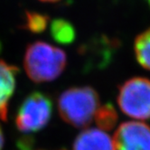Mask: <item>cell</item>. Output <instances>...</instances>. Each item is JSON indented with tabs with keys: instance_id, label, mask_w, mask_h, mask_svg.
Here are the masks:
<instances>
[{
	"instance_id": "obj_1",
	"label": "cell",
	"mask_w": 150,
	"mask_h": 150,
	"mask_svg": "<svg viewBox=\"0 0 150 150\" xmlns=\"http://www.w3.org/2000/svg\"><path fill=\"white\" fill-rule=\"evenodd\" d=\"M64 51L47 42L37 41L27 46L24 66L28 77L35 82H47L58 78L65 69Z\"/></svg>"
},
{
	"instance_id": "obj_2",
	"label": "cell",
	"mask_w": 150,
	"mask_h": 150,
	"mask_svg": "<svg viewBox=\"0 0 150 150\" xmlns=\"http://www.w3.org/2000/svg\"><path fill=\"white\" fill-rule=\"evenodd\" d=\"M100 107L98 93L90 87L71 88L63 91L58 100L61 117L75 127H84L91 124Z\"/></svg>"
},
{
	"instance_id": "obj_3",
	"label": "cell",
	"mask_w": 150,
	"mask_h": 150,
	"mask_svg": "<svg viewBox=\"0 0 150 150\" xmlns=\"http://www.w3.org/2000/svg\"><path fill=\"white\" fill-rule=\"evenodd\" d=\"M117 103L121 111L135 120L150 119V80L135 77L120 89Z\"/></svg>"
},
{
	"instance_id": "obj_4",
	"label": "cell",
	"mask_w": 150,
	"mask_h": 150,
	"mask_svg": "<svg viewBox=\"0 0 150 150\" xmlns=\"http://www.w3.org/2000/svg\"><path fill=\"white\" fill-rule=\"evenodd\" d=\"M52 111L51 100L42 92H33L19 107L16 124L22 132H36L49 122Z\"/></svg>"
},
{
	"instance_id": "obj_5",
	"label": "cell",
	"mask_w": 150,
	"mask_h": 150,
	"mask_svg": "<svg viewBox=\"0 0 150 150\" xmlns=\"http://www.w3.org/2000/svg\"><path fill=\"white\" fill-rule=\"evenodd\" d=\"M113 150H150V127L140 121L122 123L115 132Z\"/></svg>"
},
{
	"instance_id": "obj_6",
	"label": "cell",
	"mask_w": 150,
	"mask_h": 150,
	"mask_svg": "<svg viewBox=\"0 0 150 150\" xmlns=\"http://www.w3.org/2000/svg\"><path fill=\"white\" fill-rule=\"evenodd\" d=\"M73 150H113L112 138L100 128H88L76 137Z\"/></svg>"
},
{
	"instance_id": "obj_7",
	"label": "cell",
	"mask_w": 150,
	"mask_h": 150,
	"mask_svg": "<svg viewBox=\"0 0 150 150\" xmlns=\"http://www.w3.org/2000/svg\"><path fill=\"white\" fill-rule=\"evenodd\" d=\"M17 69L0 61V119L6 120L8 101L15 91Z\"/></svg>"
},
{
	"instance_id": "obj_8",
	"label": "cell",
	"mask_w": 150,
	"mask_h": 150,
	"mask_svg": "<svg viewBox=\"0 0 150 150\" xmlns=\"http://www.w3.org/2000/svg\"><path fill=\"white\" fill-rule=\"evenodd\" d=\"M50 32L52 37L62 45L71 44L76 36L74 26L69 21L62 18L52 21L50 26Z\"/></svg>"
},
{
	"instance_id": "obj_9",
	"label": "cell",
	"mask_w": 150,
	"mask_h": 150,
	"mask_svg": "<svg viewBox=\"0 0 150 150\" xmlns=\"http://www.w3.org/2000/svg\"><path fill=\"white\" fill-rule=\"evenodd\" d=\"M134 50L138 63L150 71V27L137 36Z\"/></svg>"
},
{
	"instance_id": "obj_10",
	"label": "cell",
	"mask_w": 150,
	"mask_h": 150,
	"mask_svg": "<svg viewBox=\"0 0 150 150\" xmlns=\"http://www.w3.org/2000/svg\"><path fill=\"white\" fill-rule=\"evenodd\" d=\"M95 120L100 129L110 130L117 122V115L114 107L110 104H106L100 109L95 116Z\"/></svg>"
},
{
	"instance_id": "obj_11",
	"label": "cell",
	"mask_w": 150,
	"mask_h": 150,
	"mask_svg": "<svg viewBox=\"0 0 150 150\" xmlns=\"http://www.w3.org/2000/svg\"><path fill=\"white\" fill-rule=\"evenodd\" d=\"M49 22V16L45 14L38 12H25V29L29 30L34 34H40L45 31Z\"/></svg>"
},
{
	"instance_id": "obj_12",
	"label": "cell",
	"mask_w": 150,
	"mask_h": 150,
	"mask_svg": "<svg viewBox=\"0 0 150 150\" xmlns=\"http://www.w3.org/2000/svg\"><path fill=\"white\" fill-rule=\"evenodd\" d=\"M4 145V136H3V131H2V128L0 127V150H2Z\"/></svg>"
},
{
	"instance_id": "obj_13",
	"label": "cell",
	"mask_w": 150,
	"mask_h": 150,
	"mask_svg": "<svg viewBox=\"0 0 150 150\" xmlns=\"http://www.w3.org/2000/svg\"><path fill=\"white\" fill-rule=\"evenodd\" d=\"M42 2H57L59 0H41Z\"/></svg>"
},
{
	"instance_id": "obj_14",
	"label": "cell",
	"mask_w": 150,
	"mask_h": 150,
	"mask_svg": "<svg viewBox=\"0 0 150 150\" xmlns=\"http://www.w3.org/2000/svg\"><path fill=\"white\" fill-rule=\"evenodd\" d=\"M146 1L147 2V4H148V6H149V7H150V0H146Z\"/></svg>"
},
{
	"instance_id": "obj_15",
	"label": "cell",
	"mask_w": 150,
	"mask_h": 150,
	"mask_svg": "<svg viewBox=\"0 0 150 150\" xmlns=\"http://www.w3.org/2000/svg\"><path fill=\"white\" fill-rule=\"evenodd\" d=\"M0 49H1V44H0Z\"/></svg>"
}]
</instances>
